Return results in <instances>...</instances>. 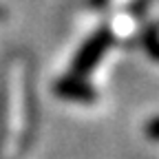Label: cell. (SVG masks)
I'll list each match as a JSON object with an SVG mask.
<instances>
[{
    "label": "cell",
    "instance_id": "1",
    "mask_svg": "<svg viewBox=\"0 0 159 159\" xmlns=\"http://www.w3.org/2000/svg\"><path fill=\"white\" fill-rule=\"evenodd\" d=\"M106 44H108V33H106V31H99V33L91 40V42H89L82 51H80L75 64H73V73H75V75L89 73V71L93 69V64L99 60V55H102V51H104Z\"/></svg>",
    "mask_w": 159,
    "mask_h": 159
},
{
    "label": "cell",
    "instance_id": "3",
    "mask_svg": "<svg viewBox=\"0 0 159 159\" xmlns=\"http://www.w3.org/2000/svg\"><path fill=\"white\" fill-rule=\"evenodd\" d=\"M146 135H148V137H152V139H159V117H157V119H152V122L146 126Z\"/></svg>",
    "mask_w": 159,
    "mask_h": 159
},
{
    "label": "cell",
    "instance_id": "2",
    "mask_svg": "<svg viewBox=\"0 0 159 159\" xmlns=\"http://www.w3.org/2000/svg\"><path fill=\"white\" fill-rule=\"evenodd\" d=\"M55 93L62 97H69V99H82V102L95 99V93L91 91V86H84V84L75 82V80H62L55 86Z\"/></svg>",
    "mask_w": 159,
    "mask_h": 159
}]
</instances>
